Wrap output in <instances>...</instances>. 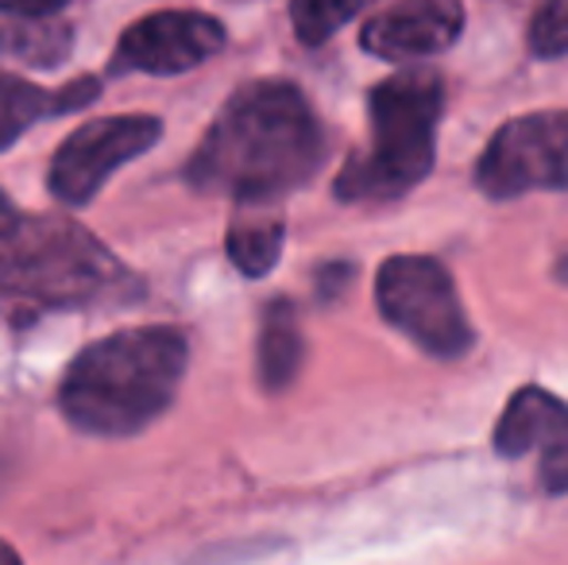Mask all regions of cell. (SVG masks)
Segmentation results:
<instances>
[{
	"mask_svg": "<svg viewBox=\"0 0 568 565\" xmlns=\"http://www.w3.org/2000/svg\"><path fill=\"white\" fill-rule=\"evenodd\" d=\"M322 159L325 137L306 98L286 82H252L232 93L186 174L194 186L252 205L306 186Z\"/></svg>",
	"mask_w": 568,
	"mask_h": 565,
	"instance_id": "6da1fadb",
	"label": "cell"
},
{
	"mask_svg": "<svg viewBox=\"0 0 568 565\" xmlns=\"http://www.w3.org/2000/svg\"><path fill=\"white\" fill-rule=\"evenodd\" d=\"M225 47V28L202 12H159L124 31L116 47V70L143 74H186Z\"/></svg>",
	"mask_w": 568,
	"mask_h": 565,
	"instance_id": "ba28073f",
	"label": "cell"
},
{
	"mask_svg": "<svg viewBox=\"0 0 568 565\" xmlns=\"http://www.w3.org/2000/svg\"><path fill=\"white\" fill-rule=\"evenodd\" d=\"M252 213H240L229 229V256L244 275H267L283 252V218L267 213V202H252Z\"/></svg>",
	"mask_w": 568,
	"mask_h": 565,
	"instance_id": "8fae6325",
	"label": "cell"
},
{
	"mask_svg": "<svg viewBox=\"0 0 568 565\" xmlns=\"http://www.w3.org/2000/svg\"><path fill=\"white\" fill-rule=\"evenodd\" d=\"M464 31L460 0H398L395 8L367 20L364 43L367 54L383 62H422L449 51Z\"/></svg>",
	"mask_w": 568,
	"mask_h": 565,
	"instance_id": "30bf717a",
	"label": "cell"
},
{
	"mask_svg": "<svg viewBox=\"0 0 568 565\" xmlns=\"http://www.w3.org/2000/svg\"><path fill=\"white\" fill-rule=\"evenodd\" d=\"M8 218H12V205H8V198L0 194V221H8Z\"/></svg>",
	"mask_w": 568,
	"mask_h": 565,
	"instance_id": "e0dca14e",
	"label": "cell"
},
{
	"mask_svg": "<svg viewBox=\"0 0 568 565\" xmlns=\"http://www.w3.org/2000/svg\"><path fill=\"white\" fill-rule=\"evenodd\" d=\"M67 4L70 0H0V12L23 16V20H43V16H54Z\"/></svg>",
	"mask_w": 568,
	"mask_h": 565,
	"instance_id": "2e32d148",
	"label": "cell"
},
{
	"mask_svg": "<svg viewBox=\"0 0 568 565\" xmlns=\"http://www.w3.org/2000/svg\"><path fill=\"white\" fill-rule=\"evenodd\" d=\"M530 51L538 59H561L568 54V0H541L530 23Z\"/></svg>",
	"mask_w": 568,
	"mask_h": 565,
	"instance_id": "9a60e30c",
	"label": "cell"
},
{
	"mask_svg": "<svg viewBox=\"0 0 568 565\" xmlns=\"http://www.w3.org/2000/svg\"><path fill=\"white\" fill-rule=\"evenodd\" d=\"M375 302L406 341L437 361H456L476 345L453 275L434 256H390L375 280Z\"/></svg>",
	"mask_w": 568,
	"mask_h": 565,
	"instance_id": "5b68a950",
	"label": "cell"
},
{
	"mask_svg": "<svg viewBox=\"0 0 568 565\" xmlns=\"http://www.w3.org/2000/svg\"><path fill=\"white\" fill-rule=\"evenodd\" d=\"M375 0H291V23L306 47H322Z\"/></svg>",
	"mask_w": 568,
	"mask_h": 565,
	"instance_id": "4fadbf2b",
	"label": "cell"
},
{
	"mask_svg": "<svg viewBox=\"0 0 568 565\" xmlns=\"http://www.w3.org/2000/svg\"><path fill=\"white\" fill-rule=\"evenodd\" d=\"M186 372L182 333L148 325L98 341L62 380V415L98 437H128L171 407Z\"/></svg>",
	"mask_w": 568,
	"mask_h": 565,
	"instance_id": "7a4b0ae2",
	"label": "cell"
},
{
	"mask_svg": "<svg viewBox=\"0 0 568 565\" xmlns=\"http://www.w3.org/2000/svg\"><path fill=\"white\" fill-rule=\"evenodd\" d=\"M476 186L495 202L530 190L568 186V113H526L507 121L476 163Z\"/></svg>",
	"mask_w": 568,
	"mask_h": 565,
	"instance_id": "8992f818",
	"label": "cell"
},
{
	"mask_svg": "<svg viewBox=\"0 0 568 565\" xmlns=\"http://www.w3.org/2000/svg\"><path fill=\"white\" fill-rule=\"evenodd\" d=\"M495 453L499 457H541V484L546 492H568V403L541 387H523L507 403L495 426Z\"/></svg>",
	"mask_w": 568,
	"mask_h": 565,
	"instance_id": "9c48e42d",
	"label": "cell"
},
{
	"mask_svg": "<svg viewBox=\"0 0 568 565\" xmlns=\"http://www.w3.org/2000/svg\"><path fill=\"white\" fill-rule=\"evenodd\" d=\"M159 137H163V124L155 117H105V121H90L62 143L59 155H54L51 174H47L51 194L67 205L93 202L98 190L113 179L120 167L132 163L148 148H155Z\"/></svg>",
	"mask_w": 568,
	"mask_h": 565,
	"instance_id": "52a82bcc",
	"label": "cell"
},
{
	"mask_svg": "<svg viewBox=\"0 0 568 565\" xmlns=\"http://www.w3.org/2000/svg\"><path fill=\"white\" fill-rule=\"evenodd\" d=\"M302 369V330L286 302H275L260 330V376L271 392L286 387Z\"/></svg>",
	"mask_w": 568,
	"mask_h": 565,
	"instance_id": "7c38bea8",
	"label": "cell"
},
{
	"mask_svg": "<svg viewBox=\"0 0 568 565\" xmlns=\"http://www.w3.org/2000/svg\"><path fill=\"white\" fill-rule=\"evenodd\" d=\"M372 143L337 174L341 202L403 198L434 171L437 124L445 113V82L434 70H398L367 101Z\"/></svg>",
	"mask_w": 568,
	"mask_h": 565,
	"instance_id": "3957f363",
	"label": "cell"
},
{
	"mask_svg": "<svg viewBox=\"0 0 568 565\" xmlns=\"http://www.w3.org/2000/svg\"><path fill=\"white\" fill-rule=\"evenodd\" d=\"M124 280L113 252L67 218L0 221V286L43 306H85Z\"/></svg>",
	"mask_w": 568,
	"mask_h": 565,
	"instance_id": "277c9868",
	"label": "cell"
},
{
	"mask_svg": "<svg viewBox=\"0 0 568 565\" xmlns=\"http://www.w3.org/2000/svg\"><path fill=\"white\" fill-rule=\"evenodd\" d=\"M0 562H16V551H8L4 543H0Z\"/></svg>",
	"mask_w": 568,
	"mask_h": 565,
	"instance_id": "ac0fdd59",
	"label": "cell"
},
{
	"mask_svg": "<svg viewBox=\"0 0 568 565\" xmlns=\"http://www.w3.org/2000/svg\"><path fill=\"white\" fill-rule=\"evenodd\" d=\"M47 93L39 85L23 82V78L0 74V151L12 148L16 140L23 137L28 124H36L43 113H51L47 105Z\"/></svg>",
	"mask_w": 568,
	"mask_h": 565,
	"instance_id": "5bb4252c",
	"label": "cell"
}]
</instances>
